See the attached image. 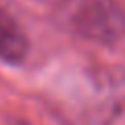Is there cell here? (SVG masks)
I'll use <instances>...</instances> for the list:
<instances>
[{"mask_svg": "<svg viewBox=\"0 0 125 125\" xmlns=\"http://www.w3.org/2000/svg\"><path fill=\"white\" fill-rule=\"evenodd\" d=\"M61 125H113L125 113V69L88 67L65 79L50 102Z\"/></svg>", "mask_w": 125, "mask_h": 125, "instance_id": "6da1fadb", "label": "cell"}, {"mask_svg": "<svg viewBox=\"0 0 125 125\" xmlns=\"http://www.w3.org/2000/svg\"><path fill=\"white\" fill-rule=\"evenodd\" d=\"M56 21L73 36L113 46L125 36V10L115 0H61Z\"/></svg>", "mask_w": 125, "mask_h": 125, "instance_id": "7a4b0ae2", "label": "cell"}, {"mask_svg": "<svg viewBox=\"0 0 125 125\" xmlns=\"http://www.w3.org/2000/svg\"><path fill=\"white\" fill-rule=\"evenodd\" d=\"M29 42L17 19L0 6V61L9 65H19L27 56Z\"/></svg>", "mask_w": 125, "mask_h": 125, "instance_id": "3957f363", "label": "cell"}]
</instances>
